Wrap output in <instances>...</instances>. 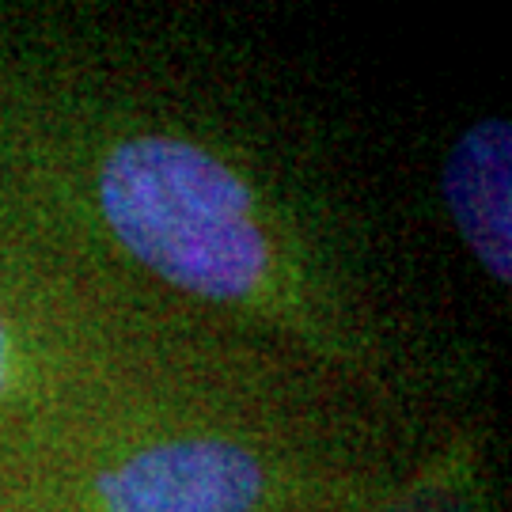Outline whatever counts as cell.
<instances>
[{
  "mask_svg": "<svg viewBox=\"0 0 512 512\" xmlns=\"http://www.w3.org/2000/svg\"><path fill=\"white\" fill-rule=\"evenodd\" d=\"M110 232L152 274L209 300H239L266 277V239L251 190L205 148L133 137L99 167Z\"/></svg>",
  "mask_w": 512,
  "mask_h": 512,
  "instance_id": "obj_1",
  "label": "cell"
},
{
  "mask_svg": "<svg viewBox=\"0 0 512 512\" xmlns=\"http://www.w3.org/2000/svg\"><path fill=\"white\" fill-rule=\"evenodd\" d=\"M107 512H255L266 471L232 440H171L103 471Z\"/></svg>",
  "mask_w": 512,
  "mask_h": 512,
  "instance_id": "obj_2",
  "label": "cell"
},
{
  "mask_svg": "<svg viewBox=\"0 0 512 512\" xmlns=\"http://www.w3.org/2000/svg\"><path fill=\"white\" fill-rule=\"evenodd\" d=\"M440 190L486 274L512 285V126L505 118L459 133L440 167Z\"/></svg>",
  "mask_w": 512,
  "mask_h": 512,
  "instance_id": "obj_3",
  "label": "cell"
},
{
  "mask_svg": "<svg viewBox=\"0 0 512 512\" xmlns=\"http://www.w3.org/2000/svg\"><path fill=\"white\" fill-rule=\"evenodd\" d=\"M0 376H4V330H0Z\"/></svg>",
  "mask_w": 512,
  "mask_h": 512,
  "instance_id": "obj_4",
  "label": "cell"
}]
</instances>
